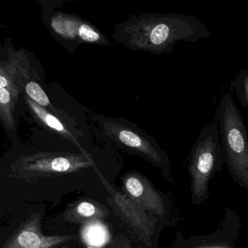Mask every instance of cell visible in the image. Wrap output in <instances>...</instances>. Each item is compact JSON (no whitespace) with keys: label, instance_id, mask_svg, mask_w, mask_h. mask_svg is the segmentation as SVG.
Returning <instances> with one entry per match:
<instances>
[{"label":"cell","instance_id":"8","mask_svg":"<svg viewBox=\"0 0 248 248\" xmlns=\"http://www.w3.org/2000/svg\"><path fill=\"white\" fill-rule=\"evenodd\" d=\"M42 214H31L7 240L2 248H57L71 241V235L46 236L41 229Z\"/></svg>","mask_w":248,"mask_h":248},{"label":"cell","instance_id":"9","mask_svg":"<svg viewBox=\"0 0 248 248\" xmlns=\"http://www.w3.org/2000/svg\"><path fill=\"white\" fill-rule=\"evenodd\" d=\"M123 190L125 195L147 212L161 218L166 215L164 199L142 175L137 172L127 173L123 178Z\"/></svg>","mask_w":248,"mask_h":248},{"label":"cell","instance_id":"2","mask_svg":"<svg viewBox=\"0 0 248 248\" xmlns=\"http://www.w3.org/2000/svg\"><path fill=\"white\" fill-rule=\"evenodd\" d=\"M221 142L232 174L248 190V134L244 119L232 96L223 95L218 109Z\"/></svg>","mask_w":248,"mask_h":248},{"label":"cell","instance_id":"12","mask_svg":"<svg viewBox=\"0 0 248 248\" xmlns=\"http://www.w3.org/2000/svg\"><path fill=\"white\" fill-rule=\"evenodd\" d=\"M25 99H26L28 107L30 109L31 113L41 125H43L46 129L50 130L55 133L58 134L62 138L75 144L81 150V153L83 154H89L88 153L84 151V149L78 143V140L74 137L73 133H71L68 128L61 122L58 116H55V115L49 112L47 109L35 103L27 96H25Z\"/></svg>","mask_w":248,"mask_h":248},{"label":"cell","instance_id":"4","mask_svg":"<svg viewBox=\"0 0 248 248\" xmlns=\"http://www.w3.org/2000/svg\"><path fill=\"white\" fill-rule=\"evenodd\" d=\"M218 116L205 125L195 143L189 165L192 200L199 203L208 195V181L224 160Z\"/></svg>","mask_w":248,"mask_h":248},{"label":"cell","instance_id":"3","mask_svg":"<svg viewBox=\"0 0 248 248\" xmlns=\"http://www.w3.org/2000/svg\"><path fill=\"white\" fill-rule=\"evenodd\" d=\"M97 123L103 136L125 150L141 156L160 168L166 179L171 180L169 157L153 137L122 118L100 116Z\"/></svg>","mask_w":248,"mask_h":248},{"label":"cell","instance_id":"15","mask_svg":"<svg viewBox=\"0 0 248 248\" xmlns=\"http://www.w3.org/2000/svg\"><path fill=\"white\" fill-rule=\"evenodd\" d=\"M230 87L248 115V67L232 80Z\"/></svg>","mask_w":248,"mask_h":248},{"label":"cell","instance_id":"10","mask_svg":"<svg viewBox=\"0 0 248 248\" xmlns=\"http://www.w3.org/2000/svg\"><path fill=\"white\" fill-rule=\"evenodd\" d=\"M24 54L16 52L0 64V87L20 94L30 74ZM26 85V84H25Z\"/></svg>","mask_w":248,"mask_h":248},{"label":"cell","instance_id":"5","mask_svg":"<svg viewBox=\"0 0 248 248\" xmlns=\"http://www.w3.org/2000/svg\"><path fill=\"white\" fill-rule=\"evenodd\" d=\"M94 166L90 154L37 152L19 157L13 169L23 178L74 173Z\"/></svg>","mask_w":248,"mask_h":248},{"label":"cell","instance_id":"14","mask_svg":"<svg viewBox=\"0 0 248 248\" xmlns=\"http://www.w3.org/2000/svg\"><path fill=\"white\" fill-rule=\"evenodd\" d=\"M88 225L83 229L82 237L86 243L90 246L101 248L106 244L108 237V231L100 221L86 223Z\"/></svg>","mask_w":248,"mask_h":248},{"label":"cell","instance_id":"1","mask_svg":"<svg viewBox=\"0 0 248 248\" xmlns=\"http://www.w3.org/2000/svg\"><path fill=\"white\" fill-rule=\"evenodd\" d=\"M211 37L208 28L192 16L144 13L131 16L114 26L113 38L131 50L150 53L173 52L176 42Z\"/></svg>","mask_w":248,"mask_h":248},{"label":"cell","instance_id":"20","mask_svg":"<svg viewBox=\"0 0 248 248\" xmlns=\"http://www.w3.org/2000/svg\"><path fill=\"white\" fill-rule=\"evenodd\" d=\"M208 248V247H199V248Z\"/></svg>","mask_w":248,"mask_h":248},{"label":"cell","instance_id":"7","mask_svg":"<svg viewBox=\"0 0 248 248\" xmlns=\"http://www.w3.org/2000/svg\"><path fill=\"white\" fill-rule=\"evenodd\" d=\"M50 26L61 39L72 42V48H77L83 43L112 46L109 39L92 23L79 17L66 13H55L51 17Z\"/></svg>","mask_w":248,"mask_h":248},{"label":"cell","instance_id":"19","mask_svg":"<svg viewBox=\"0 0 248 248\" xmlns=\"http://www.w3.org/2000/svg\"><path fill=\"white\" fill-rule=\"evenodd\" d=\"M87 248H98L94 247V246H89L88 247H87Z\"/></svg>","mask_w":248,"mask_h":248},{"label":"cell","instance_id":"11","mask_svg":"<svg viewBox=\"0 0 248 248\" xmlns=\"http://www.w3.org/2000/svg\"><path fill=\"white\" fill-rule=\"evenodd\" d=\"M110 215L109 210L94 200L78 201L71 204L64 213V218L74 224H86L100 221Z\"/></svg>","mask_w":248,"mask_h":248},{"label":"cell","instance_id":"18","mask_svg":"<svg viewBox=\"0 0 248 248\" xmlns=\"http://www.w3.org/2000/svg\"><path fill=\"white\" fill-rule=\"evenodd\" d=\"M108 248H118V245H113V246H110Z\"/></svg>","mask_w":248,"mask_h":248},{"label":"cell","instance_id":"6","mask_svg":"<svg viewBox=\"0 0 248 248\" xmlns=\"http://www.w3.org/2000/svg\"><path fill=\"white\" fill-rule=\"evenodd\" d=\"M100 177L110 193L108 202L113 211L138 241L151 248L157 223L156 217L141 208L124 192L113 189L102 175Z\"/></svg>","mask_w":248,"mask_h":248},{"label":"cell","instance_id":"16","mask_svg":"<svg viewBox=\"0 0 248 248\" xmlns=\"http://www.w3.org/2000/svg\"><path fill=\"white\" fill-rule=\"evenodd\" d=\"M24 87L26 96L29 99H31L39 106L47 109L49 112H53L57 116H58V112L55 111V108L51 104L49 98L46 96V93L44 91L43 89L37 83L34 81L28 82Z\"/></svg>","mask_w":248,"mask_h":248},{"label":"cell","instance_id":"17","mask_svg":"<svg viewBox=\"0 0 248 248\" xmlns=\"http://www.w3.org/2000/svg\"><path fill=\"white\" fill-rule=\"evenodd\" d=\"M118 248H131L129 242L126 238H122L119 242H117Z\"/></svg>","mask_w":248,"mask_h":248},{"label":"cell","instance_id":"13","mask_svg":"<svg viewBox=\"0 0 248 248\" xmlns=\"http://www.w3.org/2000/svg\"><path fill=\"white\" fill-rule=\"evenodd\" d=\"M19 95L8 89L0 87V120L10 130L15 129L14 112Z\"/></svg>","mask_w":248,"mask_h":248}]
</instances>
